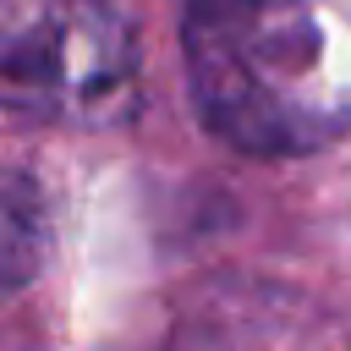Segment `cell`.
Returning a JSON list of instances; mask_svg holds the SVG:
<instances>
[{
	"label": "cell",
	"mask_w": 351,
	"mask_h": 351,
	"mask_svg": "<svg viewBox=\"0 0 351 351\" xmlns=\"http://www.w3.org/2000/svg\"><path fill=\"white\" fill-rule=\"evenodd\" d=\"M181 55L203 126L241 154L285 159L351 126L313 0H186Z\"/></svg>",
	"instance_id": "obj_1"
},
{
	"label": "cell",
	"mask_w": 351,
	"mask_h": 351,
	"mask_svg": "<svg viewBox=\"0 0 351 351\" xmlns=\"http://www.w3.org/2000/svg\"><path fill=\"white\" fill-rule=\"evenodd\" d=\"M0 93L16 115L121 126L137 115V38L110 0H0Z\"/></svg>",
	"instance_id": "obj_2"
},
{
	"label": "cell",
	"mask_w": 351,
	"mask_h": 351,
	"mask_svg": "<svg viewBox=\"0 0 351 351\" xmlns=\"http://www.w3.org/2000/svg\"><path fill=\"white\" fill-rule=\"evenodd\" d=\"M33 219H38L33 186H27L22 170H11V181H5V280H11V285H27V274L38 269V252L27 247Z\"/></svg>",
	"instance_id": "obj_3"
}]
</instances>
